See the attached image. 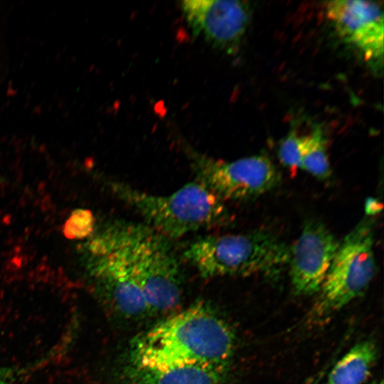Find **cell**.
Instances as JSON below:
<instances>
[{
	"mask_svg": "<svg viewBox=\"0 0 384 384\" xmlns=\"http://www.w3.org/2000/svg\"><path fill=\"white\" fill-rule=\"evenodd\" d=\"M324 372H321L319 375L309 378L303 384H319L323 377Z\"/></svg>",
	"mask_w": 384,
	"mask_h": 384,
	"instance_id": "18",
	"label": "cell"
},
{
	"mask_svg": "<svg viewBox=\"0 0 384 384\" xmlns=\"http://www.w3.org/2000/svg\"><path fill=\"white\" fill-rule=\"evenodd\" d=\"M289 246L276 234L255 230L197 239L183 257L203 278L275 276L288 265Z\"/></svg>",
	"mask_w": 384,
	"mask_h": 384,
	"instance_id": "4",
	"label": "cell"
},
{
	"mask_svg": "<svg viewBox=\"0 0 384 384\" xmlns=\"http://www.w3.org/2000/svg\"><path fill=\"white\" fill-rule=\"evenodd\" d=\"M301 169L312 176L325 180L331 174V166L321 132L315 130L304 136Z\"/></svg>",
	"mask_w": 384,
	"mask_h": 384,
	"instance_id": "13",
	"label": "cell"
},
{
	"mask_svg": "<svg viewBox=\"0 0 384 384\" xmlns=\"http://www.w3.org/2000/svg\"><path fill=\"white\" fill-rule=\"evenodd\" d=\"M304 136H299L294 132L289 134L281 143L278 151L282 164L293 170L300 168Z\"/></svg>",
	"mask_w": 384,
	"mask_h": 384,
	"instance_id": "15",
	"label": "cell"
},
{
	"mask_svg": "<svg viewBox=\"0 0 384 384\" xmlns=\"http://www.w3.org/2000/svg\"><path fill=\"white\" fill-rule=\"evenodd\" d=\"M230 365L187 364L164 367L128 365L131 384H225Z\"/></svg>",
	"mask_w": 384,
	"mask_h": 384,
	"instance_id": "11",
	"label": "cell"
},
{
	"mask_svg": "<svg viewBox=\"0 0 384 384\" xmlns=\"http://www.w3.org/2000/svg\"><path fill=\"white\" fill-rule=\"evenodd\" d=\"M235 348L230 325L199 302L172 315L132 341L129 365H230Z\"/></svg>",
	"mask_w": 384,
	"mask_h": 384,
	"instance_id": "1",
	"label": "cell"
},
{
	"mask_svg": "<svg viewBox=\"0 0 384 384\" xmlns=\"http://www.w3.org/2000/svg\"><path fill=\"white\" fill-rule=\"evenodd\" d=\"M339 242L323 223L315 219L305 221L299 238L289 246L287 266L296 294L319 292Z\"/></svg>",
	"mask_w": 384,
	"mask_h": 384,
	"instance_id": "8",
	"label": "cell"
},
{
	"mask_svg": "<svg viewBox=\"0 0 384 384\" xmlns=\"http://www.w3.org/2000/svg\"><path fill=\"white\" fill-rule=\"evenodd\" d=\"M375 384H383V381H380L379 383H375Z\"/></svg>",
	"mask_w": 384,
	"mask_h": 384,
	"instance_id": "19",
	"label": "cell"
},
{
	"mask_svg": "<svg viewBox=\"0 0 384 384\" xmlns=\"http://www.w3.org/2000/svg\"><path fill=\"white\" fill-rule=\"evenodd\" d=\"M15 370L0 367V384H12L15 380Z\"/></svg>",
	"mask_w": 384,
	"mask_h": 384,
	"instance_id": "17",
	"label": "cell"
},
{
	"mask_svg": "<svg viewBox=\"0 0 384 384\" xmlns=\"http://www.w3.org/2000/svg\"><path fill=\"white\" fill-rule=\"evenodd\" d=\"M94 218L88 210L77 209L72 212L63 225V233L67 239H82L93 231Z\"/></svg>",
	"mask_w": 384,
	"mask_h": 384,
	"instance_id": "14",
	"label": "cell"
},
{
	"mask_svg": "<svg viewBox=\"0 0 384 384\" xmlns=\"http://www.w3.org/2000/svg\"><path fill=\"white\" fill-rule=\"evenodd\" d=\"M109 187L144 218L146 225L169 239L230 220L224 201L197 181L168 195L149 193L119 181H110Z\"/></svg>",
	"mask_w": 384,
	"mask_h": 384,
	"instance_id": "3",
	"label": "cell"
},
{
	"mask_svg": "<svg viewBox=\"0 0 384 384\" xmlns=\"http://www.w3.org/2000/svg\"><path fill=\"white\" fill-rule=\"evenodd\" d=\"M88 267L102 299L119 315L139 318L149 313L143 294L121 258L97 235L87 243Z\"/></svg>",
	"mask_w": 384,
	"mask_h": 384,
	"instance_id": "7",
	"label": "cell"
},
{
	"mask_svg": "<svg viewBox=\"0 0 384 384\" xmlns=\"http://www.w3.org/2000/svg\"><path fill=\"white\" fill-rule=\"evenodd\" d=\"M326 11L338 35L358 48L368 60L382 58L384 51L383 11L373 1L336 0Z\"/></svg>",
	"mask_w": 384,
	"mask_h": 384,
	"instance_id": "10",
	"label": "cell"
},
{
	"mask_svg": "<svg viewBox=\"0 0 384 384\" xmlns=\"http://www.w3.org/2000/svg\"><path fill=\"white\" fill-rule=\"evenodd\" d=\"M378 358V348L370 340L360 341L346 352L328 374L326 384H363Z\"/></svg>",
	"mask_w": 384,
	"mask_h": 384,
	"instance_id": "12",
	"label": "cell"
},
{
	"mask_svg": "<svg viewBox=\"0 0 384 384\" xmlns=\"http://www.w3.org/2000/svg\"><path fill=\"white\" fill-rule=\"evenodd\" d=\"M124 262L149 313L175 309L182 292L178 257L169 239L145 223L113 220L96 234Z\"/></svg>",
	"mask_w": 384,
	"mask_h": 384,
	"instance_id": "2",
	"label": "cell"
},
{
	"mask_svg": "<svg viewBox=\"0 0 384 384\" xmlns=\"http://www.w3.org/2000/svg\"><path fill=\"white\" fill-rule=\"evenodd\" d=\"M181 8L196 36L225 50L237 46L250 19L247 4L237 0H186Z\"/></svg>",
	"mask_w": 384,
	"mask_h": 384,
	"instance_id": "9",
	"label": "cell"
},
{
	"mask_svg": "<svg viewBox=\"0 0 384 384\" xmlns=\"http://www.w3.org/2000/svg\"><path fill=\"white\" fill-rule=\"evenodd\" d=\"M373 219L366 216L339 242L329 269L309 314L320 324L361 296L376 271Z\"/></svg>",
	"mask_w": 384,
	"mask_h": 384,
	"instance_id": "5",
	"label": "cell"
},
{
	"mask_svg": "<svg viewBox=\"0 0 384 384\" xmlns=\"http://www.w3.org/2000/svg\"><path fill=\"white\" fill-rule=\"evenodd\" d=\"M383 209V205L379 201L374 198H369L366 201L365 203V212L366 216L372 217Z\"/></svg>",
	"mask_w": 384,
	"mask_h": 384,
	"instance_id": "16",
	"label": "cell"
},
{
	"mask_svg": "<svg viewBox=\"0 0 384 384\" xmlns=\"http://www.w3.org/2000/svg\"><path fill=\"white\" fill-rule=\"evenodd\" d=\"M196 181L223 201L255 198L274 188L280 175L265 155H255L225 161L189 150Z\"/></svg>",
	"mask_w": 384,
	"mask_h": 384,
	"instance_id": "6",
	"label": "cell"
}]
</instances>
